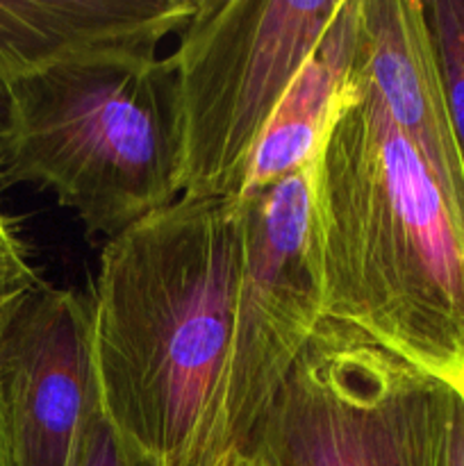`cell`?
<instances>
[{
    "label": "cell",
    "instance_id": "obj_1",
    "mask_svg": "<svg viewBox=\"0 0 464 466\" xmlns=\"http://www.w3.org/2000/svg\"><path fill=\"white\" fill-rule=\"evenodd\" d=\"M241 198H180L105 244L89 299L100 408L146 466L223 464Z\"/></svg>",
    "mask_w": 464,
    "mask_h": 466
},
{
    "label": "cell",
    "instance_id": "obj_2",
    "mask_svg": "<svg viewBox=\"0 0 464 466\" xmlns=\"http://www.w3.org/2000/svg\"><path fill=\"white\" fill-rule=\"evenodd\" d=\"M314 228L326 319L464 394V214L350 77L314 162Z\"/></svg>",
    "mask_w": 464,
    "mask_h": 466
},
{
    "label": "cell",
    "instance_id": "obj_3",
    "mask_svg": "<svg viewBox=\"0 0 464 466\" xmlns=\"http://www.w3.org/2000/svg\"><path fill=\"white\" fill-rule=\"evenodd\" d=\"M0 182L53 191L85 230L114 239L180 198L168 59L66 64L9 82Z\"/></svg>",
    "mask_w": 464,
    "mask_h": 466
},
{
    "label": "cell",
    "instance_id": "obj_4",
    "mask_svg": "<svg viewBox=\"0 0 464 466\" xmlns=\"http://www.w3.org/2000/svg\"><path fill=\"white\" fill-rule=\"evenodd\" d=\"M459 391L323 319L241 460L250 466H449Z\"/></svg>",
    "mask_w": 464,
    "mask_h": 466
},
{
    "label": "cell",
    "instance_id": "obj_5",
    "mask_svg": "<svg viewBox=\"0 0 464 466\" xmlns=\"http://www.w3.org/2000/svg\"><path fill=\"white\" fill-rule=\"evenodd\" d=\"M344 0H198L168 64L180 196L241 198L267 130Z\"/></svg>",
    "mask_w": 464,
    "mask_h": 466
},
{
    "label": "cell",
    "instance_id": "obj_6",
    "mask_svg": "<svg viewBox=\"0 0 464 466\" xmlns=\"http://www.w3.org/2000/svg\"><path fill=\"white\" fill-rule=\"evenodd\" d=\"M314 162L241 196L244 267L223 410L226 466L244 458L326 319L314 228Z\"/></svg>",
    "mask_w": 464,
    "mask_h": 466
},
{
    "label": "cell",
    "instance_id": "obj_7",
    "mask_svg": "<svg viewBox=\"0 0 464 466\" xmlns=\"http://www.w3.org/2000/svg\"><path fill=\"white\" fill-rule=\"evenodd\" d=\"M0 412L12 466H82L103 408L77 291L44 282L3 323Z\"/></svg>",
    "mask_w": 464,
    "mask_h": 466
},
{
    "label": "cell",
    "instance_id": "obj_8",
    "mask_svg": "<svg viewBox=\"0 0 464 466\" xmlns=\"http://www.w3.org/2000/svg\"><path fill=\"white\" fill-rule=\"evenodd\" d=\"M198 0H0V82L66 64H146Z\"/></svg>",
    "mask_w": 464,
    "mask_h": 466
},
{
    "label": "cell",
    "instance_id": "obj_9",
    "mask_svg": "<svg viewBox=\"0 0 464 466\" xmlns=\"http://www.w3.org/2000/svg\"><path fill=\"white\" fill-rule=\"evenodd\" d=\"M348 77L376 96L464 214V164L421 0H359Z\"/></svg>",
    "mask_w": 464,
    "mask_h": 466
},
{
    "label": "cell",
    "instance_id": "obj_10",
    "mask_svg": "<svg viewBox=\"0 0 464 466\" xmlns=\"http://www.w3.org/2000/svg\"><path fill=\"white\" fill-rule=\"evenodd\" d=\"M358 9L359 0L341 3L323 39L296 73L259 137L244 196L264 189L317 159L353 64Z\"/></svg>",
    "mask_w": 464,
    "mask_h": 466
},
{
    "label": "cell",
    "instance_id": "obj_11",
    "mask_svg": "<svg viewBox=\"0 0 464 466\" xmlns=\"http://www.w3.org/2000/svg\"><path fill=\"white\" fill-rule=\"evenodd\" d=\"M455 144L464 164V0L423 3Z\"/></svg>",
    "mask_w": 464,
    "mask_h": 466
},
{
    "label": "cell",
    "instance_id": "obj_12",
    "mask_svg": "<svg viewBox=\"0 0 464 466\" xmlns=\"http://www.w3.org/2000/svg\"><path fill=\"white\" fill-rule=\"evenodd\" d=\"M41 285L44 280L32 264L30 248L0 200V328Z\"/></svg>",
    "mask_w": 464,
    "mask_h": 466
},
{
    "label": "cell",
    "instance_id": "obj_13",
    "mask_svg": "<svg viewBox=\"0 0 464 466\" xmlns=\"http://www.w3.org/2000/svg\"><path fill=\"white\" fill-rule=\"evenodd\" d=\"M82 466H146L121 441V437L114 432L109 426L105 414L100 412L96 419L94 428H91L89 444H86Z\"/></svg>",
    "mask_w": 464,
    "mask_h": 466
},
{
    "label": "cell",
    "instance_id": "obj_14",
    "mask_svg": "<svg viewBox=\"0 0 464 466\" xmlns=\"http://www.w3.org/2000/svg\"><path fill=\"white\" fill-rule=\"evenodd\" d=\"M449 466H464V394L459 391L458 408H455L453 437H450Z\"/></svg>",
    "mask_w": 464,
    "mask_h": 466
},
{
    "label": "cell",
    "instance_id": "obj_15",
    "mask_svg": "<svg viewBox=\"0 0 464 466\" xmlns=\"http://www.w3.org/2000/svg\"><path fill=\"white\" fill-rule=\"evenodd\" d=\"M7 123H9V96L5 85L0 82V146H3L5 132H7Z\"/></svg>",
    "mask_w": 464,
    "mask_h": 466
},
{
    "label": "cell",
    "instance_id": "obj_16",
    "mask_svg": "<svg viewBox=\"0 0 464 466\" xmlns=\"http://www.w3.org/2000/svg\"><path fill=\"white\" fill-rule=\"evenodd\" d=\"M0 466H12V455H9L7 435H5L3 426V412H0Z\"/></svg>",
    "mask_w": 464,
    "mask_h": 466
},
{
    "label": "cell",
    "instance_id": "obj_17",
    "mask_svg": "<svg viewBox=\"0 0 464 466\" xmlns=\"http://www.w3.org/2000/svg\"><path fill=\"white\" fill-rule=\"evenodd\" d=\"M227 466H250V464L246 462V460H237V462H232V464H227Z\"/></svg>",
    "mask_w": 464,
    "mask_h": 466
}]
</instances>
